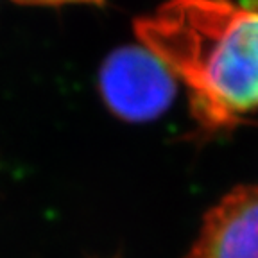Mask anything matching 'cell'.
Instances as JSON below:
<instances>
[{"mask_svg":"<svg viewBox=\"0 0 258 258\" xmlns=\"http://www.w3.org/2000/svg\"><path fill=\"white\" fill-rule=\"evenodd\" d=\"M135 32L188 88L203 129H230L258 109V2L169 0Z\"/></svg>","mask_w":258,"mask_h":258,"instance_id":"6da1fadb","label":"cell"},{"mask_svg":"<svg viewBox=\"0 0 258 258\" xmlns=\"http://www.w3.org/2000/svg\"><path fill=\"white\" fill-rule=\"evenodd\" d=\"M177 79L167 64L144 45L122 47L101 69V93L106 106L125 120H149L165 111Z\"/></svg>","mask_w":258,"mask_h":258,"instance_id":"7a4b0ae2","label":"cell"},{"mask_svg":"<svg viewBox=\"0 0 258 258\" xmlns=\"http://www.w3.org/2000/svg\"><path fill=\"white\" fill-rule=\"evenodd\" d=\"M186 258H258V186H237L205 215Z\"/></svg>","mask_w":258,"mask_h":258,"instance_id":"3957f363","label":"cell"},{"mask_svg":"<svg viewBox=\"0 0 258 258\" xmlns=\"http://www.w3.org/2000/svg\"><path fill=\"white\" fill-rule=\"evenodd\" d=\"M25 6H45V8H57L67 4H90V2H102V0H13Z\"/></svg>","mask_w":258,"mask_h":258,"instance_id":"277c9868","label":"cell"}]
</instances>
